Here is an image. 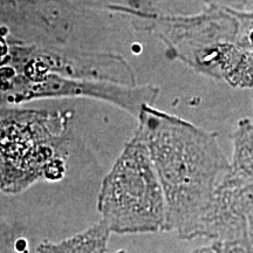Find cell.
Returning <instances> with one entry per match:
<instances>
[{"label": "cell", "instance_id": "7", "mask_svg": "<svg viewBox=\"0 0 253 253\" xmlns=\"http://www.w3.org/2000/svg\"><path fill=\"white\" fill-rule=\"evenodd\" d=\"M236 19V43L243 49L253 52V11H239L229 8Z\"/></svg>", "mask_w": 253, "mask_h": 253}, {"label": "cell", "instance_id": "2", "mask_svg": "<svg viewBox=\"0 0 253 253\" xmlns=\"http://www.w3.org/2000/svg\"><path fill=\"white\" fill-rule=\"evenodd\" d=\"M154 30L177 59L233 88L251 89L253 52L236 43L237 24L229 8L212 6L195 15H158Z\"/></svg>", "mask_w": 253, "mask_h": 253}, {"label": "cell", "instance_id": "6", "mask_svg": "<svg viewBox=\"0 0 253 253\" xmlns=\"http://www.w3.org/2000/svg\"><path fill=\"white\" fill-rule=\"evenodd\" d=\"M230 173L245 182H253V122L240 120L233 134V154Z\"/></svg>", "mask_w": 253, "mask_h": 253}, {"label": "cell", "instance_id": "10", "mask_svg": "<svg viewBox=\"0 0 253 253\" xmlns=\"http://www.w3.org/2000/svg\"><path fill=\"white\" fill-rule=\"evenodd\" d=\"M221 248H223V243L212 242L208 245L192 250L190 253H221Z\"/></svg>", "mask_w": 253, "mask_h": 253}, {"label": "cell", "instance_id": "9", "mask_svg": "<svg viewBox=\"0 0 253 253\" xmlns=\"http://www.w3.org/2000/svg\"><path fill=\"white\" fill-rule=\"evenodd\" d=\"M221 253H249L245 242H227L223 243Z\"/></svg>", "mask_w": 253, "mask_h": 253}, {"label": "cell", "instance_id": "5", "mask_svg": "<svg viewBox=\"0 0 253 253\" xmlns=\"http://www.w3.org/2000/svg\"><path fill=\"white\" fill-rule=\"evenodd\" d=\"M110 230L102 220L73 238L52 244L45 243L39 248L40 253H106Z\"/></svg>", "mask_w": 253, "mask_h": 253}, {"label": "cell", "instance_id": "12", "mask_svg": "<svg viewBox=\"0 0 253 253\" xmlns=\"http://www.w3.org/2000/svg\"><path fill=\"white\" fill-rule=\"evenodd\" d=\"M118 253H125V252H123V251H119Z\"/></svg>", "mask_w": 253, "mask_h": 253}, {"label": "cell", "instance_id": "8", "mask_svg": "<svg viewBox=\"0 0 253 253\" xmlns=\"http://www.w3.org/2000/svg\"><path fill=\"white\" fill-rule=\"evenodd\" d=\"M27 240L13 227L0 220V253H27Z\"/></svg>", "mask_w": 253, "mask_h": 253}, {"label": "cell", "instance_id": "3", "mask_svg": "<svg viewBox=\"0 0 253 253\" xmlns=\"http://www.w3.org/2000/svg\"><path fill=\"white\" fill-rule=\"evenodd\" d=\"M97 208L110 232H164L166 198L149 150L136 132L104 177Z\"/></svg>", "mask_w": 253, "mask_h": 253}, {"label": "cell", "instance_id": "1", "mask_svg": "<svg viewBox=\"0 0 253 253\" xmlns=\"http://www.w3.org/2000/svg\"><path fill=\"white\" fill-rule=\"evenodd\" d=\"M137 118L136 134L149 150L166 198L164 231L195 239L199 220L230 171L218 135L151 104H143Z\"/></svg>", "mask_w": 253, "mask_h": 253}, {"label": "cell", "instance_id": "4", "mask_svg": "<svg viewBox=\"0 0 253 253\" xmlns=\"http://www.w3.org/2000/svg\"><path fill=\"white\" fill-rule=\"evenodd\" d=\"M66 118L45 112L0 113V189L20 191L61 175Z\"/></svg>", "mask_w": 253, "mask_h": 253}, {"label": "cell", "instance_id": "11", "mask_svg": "<svg viewBox=\"0 0 253 253\" xmlns=\"http://www.w3.org/2000/svg\"><path fill=\"white\" fill-rule=\"evenodd\" d=\"M248 223H252L253 224V213L248 218Z\"/></svg>", "mask_w": 253, "mask_h": 253}]
</instances>
